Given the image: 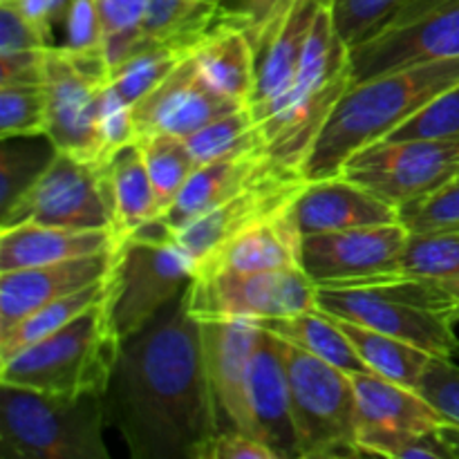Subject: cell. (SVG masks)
<instances>
[{
  "mask_svg": "<svg viewBox=\"0 0 459 459\" xmlns=\"http://www.w3.org/2000/svg\"><path fill=\"white\" fill-rule=\"evenodd\" d=\"M48 36L21 12L13 3H0V54L48 49Z\"/></svg>",
  "mask_w": 459,
  "mask_h": 459,
  "instance_id": "obj_47",
  "label": "cell"
},
{
  "mask_svg": "<svg viewBox=\"0 0 459 459\" xmlns=\"http://www.w3.org/2000/svg\"><path fill=\"white\" fill-rule=\"evenodd\" d=\"M121 238L110 229H65L40 224L0 227V272L63 263L112 251Z\"/></svg>",
  "mask_w": 459,
  "mask_h": 459,
  "instance_id": "obj_22",
  "label": "cell"
},
{
  "mask_svg": "<svg viewBox=\"0 0 459 459\" xmlns=\"http://www.w3.org/2000/svg\"><path fill=\"white\" fill-rule=\"evenodd\" d=\"M272 169V160L264 152H249V155L197 166L173 204L157 218V222L166 229V233L178 231L245 191Z\"/></svg>",
  "mask_w": 459,
  "mask_h": 459,
  "instance_id": "obj_23",
  "label": "cell"
},
{
  "mask_svg": "<svg viewBox=\"0 0 459 459\" xmlns=\"http://www.w3.org/2000/svg\"><path fill=\"white\" fill-rule=\"evenodd\" d=\"M52 155L40 160L34 151L3 148V152H0V213H4L30 188V184L39 178V173L48 166Z\"/></svg>",
  "mask_w": 459,
  "mask_h": 459,
  "instance_id": "obj_45",
  "label": "cell"
},
{
  "mask_svg": "<svg viewBox=\"0 0 459 459\" xmlns=\"http://www.w3.org/2000/svg\"><path fill=\"white\" fill-rule=\"evenodd\" d=\"M103 22V52L108 65L124 61L151 40L143 34L151 0H97Z\"/></svg>",
  "mask_w": 459,
  "mask_h": 459,
  "instance_id": "obj_37",
  "label": "cell"
},
{
  "mask_svg": "<svg viewBox=\"0 0 459 459\" xmlns=\"http://www.w3.org/2000/svg\"><path fill=\"white\" fill-rule=\"evenodd\" d=\"M4 3H13L45 36L49 43L54 45V25L65 18L67 7L72 0H4Z\"/></svg>",
  "mask_w": 459,
  "mask_h": 459,
  "instance_id": "obj_50",
  "label": "cell"
},
{
  "mask_svg": "<svg viewBox=\"0 0 459 459\" xmlns=\"http://www.w3.org/2000/svg\"><path fill=\"white\" fill-rule=\"evenodd\" d=\"M108 294L54 334L0 361V384L48 394H101L119 359Z\"/></svg>",
  "mask_w": 459,
  "mask_h": 459,
  "instance_id": "obj_5",
  "label": "cell"
},
{
  "mask_svg": "<svg viewBox=\"0 0 459 459\" xmlns=\"http://www.w3.org/2000/svg\"><path fill=\"white\" fill-rule=\"evenodd\" d=\"M249 406L260 442L269 444L281 459L299 457L281 339L263 327L249 363Z\"/></svg>",
  "mask_w": 459,
  "mask_h": 459,
  "instance_id": "obj_20",
  "label": "cell"
},
{
  "mask_svg": "<svg viewBox=\"0 0 459 459\" xmlns=\"http://www.w3.org/2000/svg\"><path fill=\"white\" fill-rule=\"evenodd\" d=\"M439 435L444 437L446 446L451 448L453 457L459 459V426L457 424H444L442 429H439Z\"/></svg>",
  "mask_w": 459,
  "mask_h": 459,
  "instance_id": "obj_51",
  "label": "cell"
},
{
  "mask_svg": "<svg viewBox=\"0 0 459 459\" xmlns=\"http://www.w3.org/2000/svg\"><path fill=\"white\" fill-rule=\"evenodd\" d=\"M408 229L372 224L300 238V267L316 287H357L402 276Z\"/></svg>",
  "mask_w": 459,
  "mask_h": 459,
  "instance_id": "obj_13",
  "label": "cell"
},
{
  "mask_svg": "<svg viewBox=\"0 0 459 459\" xmlns=\"http://www.w3.org/2000/svg\"><path fill=\"white\" fill-rule=\"evenodd\" d=\"M40 224L65 229H115L106 166L54 151L39 178L0 213V227Z\"/></svg>",
  "mask_w": 459,
  "mask_h": 459,
  "instance_id": "obj_9",
  "label": "cell"
},
{
  "mask_svg": "<svg viewBox=\"0 0 459 459\" xmlns=\"http://www.w3.org/2000/svg\"><path fill=\"white\" fill-rule=\"evenodd\" d=\"M318 309L334 318L402 339L430 357H459L455 334L457 300L442 282L412 276L357 287H318Z\"/></svg>",
  "mask_w": 459,
  "mask_h": 459,
  "instance_id": "obj_4",
  "label": "cell"
},
{
  "mask_svg": "<svg viewBox=\"0 0 459 459\" xmlns=\"http://www.w3.org/2000/svg\"><path fill=\"white\" fill-rule=\"evenodd\" d=\"M453 316H455V321H459V303L455 305V312H453Z\"/></svg>",
  "mask_w": 459,
  "mask_h": 459,
  "instance_id": "obj_53",
  "label": "cell"
},
{
  "mask_svg": "<svg viewBox=\"0 0 459 459\" xmlns=\"http://www.w3.org/2000/svg\"><path fill=\"white\" fill-rule=\"evenodd\" d=\"M204 343L206 375L213 393L220 433L238 430L255 435L249 406V363L260 325L240 318H197Z\"/></svg>",
  "mask_w": 459,
  "mask_h": 459,
  "instance_id": "obj_15",
  "label": "cell"
},
{
  "mask_svg": "<svg viewBox=\"0 0 459 459\" xmlns=\"http://www.w3.org/2000/svg\"><path fill=\"white\" fill-rule=\"evenodd\" d=\"M318 287L303 267L255 273L195 276L186 290L188 309L195 318L272 321L318 309Z\"/></svg>",
  "mask_w": 459,
  "mask_h": 459,
  "instance_id": "obj_12",
  "label": "cell"
},
{
  "mask_svg": "<svg viewBox=\"0 0 459 459\" xmlns=\"http://www.w3.org/2000/svg\"><path fill=\"white\" fill-rule=\"evenodd\" d=\"M300 459L361 457L352 375L281 339Z\"/></svg>",
  "mask_w": 459,
  "mask_h": 459,
  "instance_id": "obj_8",
  "label": "cell"
},
{
  "mask_svg": "<svg viewBox=\"0 0 459 459\" xmlns=\"http://www.w3.org/2000/svg\"><path fill=\"white\" fill-rule=\"evenodd\" d=\"M101 394H48L0 384V457L110 459Z\"/></svg>",
  "mask_w": 459,
  "mask_h": 459,
  "instance_id": "obj_6",
  "label": "cell"
},
{
  "mask_svg": "<svg viewBox=\"0 0 459 459\" xmlns=\"http://www.w3.org/2000/svg\"><path fill=\"white\" fill-rule=\"evenodd\" d=\"M186 143L197 166L249 155V152H263L260 126L249 106L238 108V110L211 121L204 128L186 137Z\"/></svg>",
  "mask_w": 459,
  "mask_h": 459,
  "instance_id": "obj_33",
  "label": "cell"
},
{
  "mask_svg": "<svg viewBox=\"0 0 459 459\" xmlns=\"http://www.w3.org/2000/svg\"><path fill=\"white\" fill-rule=\"evenodd\" d=\"M359 451L372 457L393 459H455L439 430L402 433V430H359Z\"/></svg>",
  "mask_w": 459,
  "mask_h": 459,
  "instance_id": "obj_40",
  "label": "cell"
},
{
  "mask_svg": "<svg viewBox=\"0 0 459 459\" xmlns=\"http://www.w3.org/2000/svg\"><path fill=\"white\" fill-rule=\"evenodd\" d=\"M341 175L402 209L457 178L459 139H381L354 152Z\"/></svg>",
  "mask_w": 459,
  "mask_h": 459,
  "instance_id": "obj_11",
  "label": "cell"
},
{
  "mask_svg": "<svg viewBox=\"0 0 459 459\" xmlns=\"http://www.w3.org/2000/svg\"><path fill=\"white\" fill-rule=\"evenodd\" d=\"M110 276V273H108ZM108 294V278L101 282L85 287V290L67 294L63 299L52 300V303L43 305V307L34 309L31 314L22 316L21 321L13 323L9 330L0 332V361L13 357L21 352L27 345L36 343V341L45 339V336L54 334L56 330L65 327L67 323L74 321L79 314L97 305Z\"/></svg>",
  "mask_w": 459,
  "mask_h": 459,
  "instance_id": "obj_30",
  "label": "cell"
},
{
  "mask_svg": "<svg viewBox=\"0 0 459 459\" xmlns=\"http://www.w3.org/2000/svg\"><path fill=\"white\" fill-rule=\"evenodd\" d=\"M402 273L435 282L459 276V229L408 231L402 251Z\"/></svg>",
  "mask_w": 459,
  "mask_h": 459,
  "instance_id": "obj_35",
  "label": "cell"
},
{
  "mask_svg": "<svg viewBox=\"0 0 459 459\" xmlns=\"http://www.w3.org/2000/svg\"><path fill=\"white\" fill-rule=\"evenodd\" d=\"M323 0H300L294 12L287 16L278 34L269 40L267 48L258 56V74H255V90L249 108L255 121L264 117V112L290 90L299 72L303 58L305 43L312 31L314 16Z\"/></svg>",
  "mask_w": 459,
  "mask_h": 459,
  "instance_id": "obj_25",
  "label": "cell"
},
{
  "mask_svg": "<svg viewBox=\"0 0 459 459\" xmlns=\"http://www.w3.org/2000/svg\"><path fill=\"white\" fill-rule=\"evenodd\" d=\"M417 393L429 399L448 424L459 426V368L451 359H430Z\"/></svg>",
  "mask_w": 459,
  "mask_h": 459,
  "instance_id": "obj_46",
  "label": "cell"
},
{
  "mask_svg": "<svg viewBox=\"0 0 459 459\" xmlns=\"http://www.w3.org/2000/svg\"><path fill=\"white\" fill-rule=\"evenodd\" d=\"M63 22H65V39L56 48L67 54L103 52V22L97 0H72Z\"/></svg>",
  "mask_w": 459,
  "mask_h": 459,
  "instance_id": "obj_44",
  "label": "cell"
},
{
  "mask_svg": "<svg viewBox=\"0 0 459 459\" xmlns=\"http://www.w3.org/2000/svg\"><path fill=\"white\" fill-rule=\"evenodd\" d=\"M206 459H281L269 444L238 430H222L211 442Z\"/></svg>",
  "mask_w": 459,
  "mask_h": 459,
  "instance_id": "obj_48",
  "label": "cell"
},
{
  "mask_svg": "<svg viewBox=\"0 0 459 459\" xmlns=\"http://www.w3.org/2000/svg\"><path fill=\"white\" fill-rule=\"evenodd\" d=\"M224 0H151L143 34L155 43L193 49L213 27Z\"/></svg>",
  "mask_w": 459,
  "mask_h": 459,
  "instance_id": "obj_31",
  "label": "cell"
},
{
  "mask_svg": "<svg viewBox=\"0 0 459 459\" xmlns=\"http://www.w3.org/2000/svg\"><path fill=\"white\" fill-rule=\"evenodd\" d=\"M442 285L446 287V291H448V294H451L453 299H455L457 303H459V276L451 278V281H446V282H442Z\"/></svg>",
  "mask_w": 459,
  "mask_h": 459,
  "instance_id": "obj_52",
  "label": "cell"
},
{
  "mask_svg": "<svg viewBox=\"0 0 459 459\" xmlns=\"http://www.w3.org/2000/svg\"><path fill=\"white\" fill-rule=\"evenodd\" d=\"M238 108L245 106L222 97L206 83L191 49V54H186L160 85L133 106L137 139L155 133L186 139Z\"/></svg>",
  "mask_w": 459,
  "mask_h": 459,
  "instance_id": "obj_17",
  "label": "cell"
},
{
  "mask_svg": "<svg viewBox=\"0 0 459 459\" xmlns=\"http://www.w3.org/2000/svg\"><path fill=\"white\" fill-rule=\"evenodd\" d=\"M334 321L352 341L354 350L366 361L370 372L385 377L390 381H397L406 388H420L424 370L429 368L430 359H433L429 352L406 343V341L384 334V332L370 330V327L357 325V323L343 321V318H334Z\"/></svg>",
  "mask_w": 459,
  "mask_h": 459,
  "instance_id": "obj_29",
  "label": "cell"
},
{
  "mask_svg": "<svg viewBox=\"0 0 459 459\" xmlns=\"http://www.w3.org/2000/svg\"><path fill=\"white\" fill-rule=\"evenodd\" d=\"M48 49H31V52H18V54H0V85L43 83L45 54H48Z\"/></svg>",
  "mask_w": 459,
  "mask_h": 459,
  "instance_id": "obj_49",
  "label": "cell"
},
{
  "mask_svg": "<svg viewBox=\"0 0 459 459\" xmlns=\"http://www.w3.org/2000/svg\"><path fill=\"white\" fill-rule=\"evenodd\" d=\"M0 3H4V0H0Z\"/></svg>",
  "mask_w": 459,
  "mask_h": 459,
  "instance_id": "obj_54",
  "label": "cell"
},
{
  "mask_svg": "<svg viewBox=\"0 0 459 459\" xmlns=\"http://www.w3.org/2000/svg\"><path fill=\"white\" fill-rule=\"evenodd\" d=\"M459 83V58L399 67L350 85L305 160L307 182L341 175L345 161L370 143L388 139L417 110Z\"/></svg>",
  "mask_w": 459,
  "mask_h": 459,
  "instance_id": "obj_2",
  "label": "cell"
},
{
  "mask_svg": "<svg viewBox=\"0 0 459 459\" xmlns=\"http://www.w3.org/2000/svg\"><path fill=\"white\" fill-rule=\"evenodd\" d=\"M103 406L134 459H206L220 424L186 291L121 343Z\"/></svg>",
  "mask_w": 459,
  "mask_h": 459,
  "instance_id": "obj_1",
  "label": "cell"
},
{
  "mask_svg": "<svg viewBox=\"0 0 459 459\" xmlns=\"http://www.w3.org/2000/svg\"><path fill=\"white\" fill-rule=\"evenodd\" d=\"M334 25L350 49L393 25L415 0H330Z\"/></svg>",
  "mask_w": 459,
  "mask_h": 459,
  "instance_id": "obj_38",
  "label": "cell"
},
{
  "mask_svg": "<svg viewBox=\"0 0 459 459\" xmlns=\"http://www.w3.org/2000/svg\"><path fill=\"white\" fill-rule=\"evenodd\" d=\"M186 54H191V49L182 45L151 40L112 67L110 85L126 103L134 106L155 85H160Z\"/></svg>",
  "mask_w": 459,
  "mask_h": 459,
  "instance_id": "obj_34",
  "label": "cell"
},
{
  "mask_svg": "<svg viewBox=\"0 0 459 459\" xmlns=\"http://www.w3.org/2000/svg\"><path fill=\"white\" fill-rule=\"evenodd\" d=\"M137 142V128H134L133 106L119 97L110 83L101 94V108H99V148H101V164L106 166L115 152L126 148L128 143Z\"/></svg>",
  "mask_w": 459,
  "mask_h": 459,
  "instance_id": "obj_43",
  "label": "cell"
},
{
  "mask_svg": "<svg viewBox=\"0 0 459 459\" xmlns=\"http://www.w3.org/2000/svg\"><path fill=\"white\" fill-rule=\"evenodd\" d=\"M110 83L106 54H67L52 45L45 54L48 142L54 151L101 164L99 108ZM103 166V164H101Z\"/></svg>",
  "mask_w": 459,
  "mask_h": 459,
  "instance_id": "obj_10",
  "label": "cell"
},
{
  "mask_svg": "<svg viewBox=\"0 0 459 459\" xmlns=\"http://www.w3.org/2000/svg\"><path fill=\"white\" fill-rule=\"evenodd\" d=\"M151 231L148 222L121 242L108 276V309L121 343L155 321L195 276L193 260L166 229L157 236Z\"/></svg>",
  "mask_w": 459,
  "mask_h": 459,
  "instance_id": "obj_7",
  "label": "cell"
},
{
  "mask_svg": "<svg viewBox=\"0 0 459 459\" xmlns=\"http://www.w3.org/2000/svg\"><path fill=\"white\" fill-rule=\"evenodd\" d=\"M258 325L263 330L276 334L285 343L296 345V348L305 350V352L341 368L348 375L370 372V368L359 357L352 341L341 330L339 323L330 314L321 312V309H309V312L291 314V316L260 321Z\"/></svg>",
  "mask_w": 459,
  "mask_h": 459,
  "instance_id": "obj_28",
  "label": "cell"
},
{
  "mask_svg": "<svg viewBox=\"0 0 459 459\" xmlns=\"http://www.w3.org/2000/svg\"><path fill=\"white\" fill-rule=\"evenodd\" d=\"M399 222L411 233L459 229V175L430 195L402 206Z\"/></svg>",
  "mask_w": 459,
  "mask_h": 459,
  "instance_id": "obj_42",
  "label": "cell"
},
{
  "mask_svg": "<svg viewBox=\"0 0 459 459\" xmlns=\"http://www.w3.org/2000/svg\"><path fill=\"white\" fill-rule=\"evenodd\" d=\"M117 249L63 263L0 272V332L9 330L22 316L52 300L106 281Z\"/></svg>",
  "mask_w": 459,
  "mask_h": 459,
  "instance_id": "obj_19",
  "label": "cell"
},
{
  "mask_svg": "<svg viewBox=\"0 0 459 459\" xmlns=\"http://www.w3.org/2000/svg\"><path fill=\"white\" fill-rule=\"evenodd\" d=\"M137 143L142 148L148 175H151L157 202V218H160L173 204L188 178L195 173L197 161L188 148L186 139L178 137V134L155 133L137 139Z\"/></svg>",
  "mask_w": 459,
  "mask_h": 459,
  "instance_id": "obj_32",
  "label": "cell"
},
{
  "mask_svg": "<svg viewBox=\"0 0 459 459\" xmlns=\"http://www.w3.org/2000/svg\"><path fill=\"white\" fill-rule=\"evenodd\" d=\"M106 175L115 204L117 236L126 240L148 222L157 220L155 191L139 143H128L115 152L106 164Z\"/></svg>",
  "mask_w": 459,
  "mask_h": 459,
  "instance_id": "obj_27",
  "label": "cell"
},
{
  "mask_svg": "<svg viewBox=\"0 0 459 459\" xmlns=\"http://www.w3.org/2000/svg\"><path fill=\"white\" fill-rule=\"evenodd\" d=\"M352 52V81L399 67L459 58V0H415L393 25Z\"/></svg>",
  "mask_w": 459,
  "mask_h": 459,
  "instance_id": "obj_14",
  "label": "cell"
},
{
  "mask_svg": "<svg viewBox=\"0 0 459 459\" xmlns=\"http://www.w3.org/2000/svg\"><path fill=\"white\" fill-rule=\"evenodd\" d=\"M287 215L300 238L309 233L399 222L397 206L379 200L345 175L314 179V182L305 179L300 191L287 206Z\"/></svg>",
  "mask_w": 459,
  "mask_h": 459,
  "instance_id": "obj_18",
  "label": "cell"
},
{
  "mask_svg": "<svg viewBox=\"0 0 459 459\" xmlns=\"http://www.w3.org/2000/svg\"><path fill=\"white\" fill-rule=\"evenodd\" d=\"M303 184V175L285 173L273 166L245 191L211 209L209 213L200 215L186 227L170 231L169 238L193 260V264H197L206 255L213 254L220 245L231 240L236 233L287 209Z\"/></svg>",
  "mask_w": 459,
  "mask_h": 459,
  "instance_id": "obj_16",
  "label": "cell"
},
{
  "mask_svg": "<svg viewBox=\"0 0 459 459\" xmlns=\"http://www.w3.org/2000/svg\"><path fill=\"white\" fill-rule=\"evenodd\" d=\"M352 384L357 394V435L359 430L435 433L448 424L429 399L397 381L375 372H357Z\"/></svg>",
  "mask_w": 459,
  "mask_h": 459,
  "instance_id": "obj_24",
  "label": "cell"
},
{
  "mask_svg": "<svg viewBox=\"0 0 459 459\" xmlns=\"http://www.w3.org/2000/svg\"><path fill=\"white\" fill-rule=\"evenodd\" d=\"M193 58L215 92L249 106L258 74V54L242 31L211 27L193 48Z\"/></svg>",
  "mask_w": 459,
  "mask_h": 459,
  "instance_id": "obj_26",
  "label": "cell"
},
{
  "mask_svg": "<svg viewBox=\"0 0 459 459\" xmlns=\"http://www.w3.org/2000/svg\"><path fill=\"white\" fill-rule=\"evenodd\" d=\"M290 206V204H287ZM300 233L291 224L287 209L251 224L220 245L195 264V276L211 273H255L300 267ZM193 276V278H195Z\"/></svg>",
  "mask_w": 459,
  "mask_h": 459,
  "instance_id": "obj_21",
  "label": "cell"
},
{
  "mask_svg": "<svg viewBox=\"0 0 459 459\" xmlns=\"http://www.w3.org/2000/svg\"><path fill=\"white\" fill-rule=\"evenodd\" d=\"M0 137H48V97L43 83L0 85Z\"/></svg>",
  "mask_w": 459,
  "mask_h": 459,
  "instance_id": "obj_39",
  "label": "cell"
},
{
  "mask_svg": "<svg viewBox=\"0 0 459 459\" xmlns=\"http://www.w3.org/2000/svg\"><path fill=\"white\" fill-rule=\"evenodd\" d=\"M352 83V52L336 31L332 3L323 0L294 83L258 121L263 152L273 166L300 175L318 134Z\"/></svg>",
  "mask_w": 459,
  "mask_h": 459,
  "instance_id": "obj_3",
  "label": "cell"
},
{
  "mask_svg": "<svg viewBox=\"0 0 459 459\" xmlns=\"http://www.w3.org/2000/svg\"><path fill=\"white\" fill-rule=\"evenodd\" d=\"M388 139H459V83L426 103Z\"/></svg>",
  "mask_w": 459,
  "mask_h": 459,
  "instance_id": "obj_41",
  "label": "cell"
},
{
  "mask_svg": "<svg viewBox=\"0 0 459 459\" xmlns=\"http://www.w3.org/2000/svg\"><path fill=\"white\" fill-rule=\"evenodd\" d=\"M299 3L300 0H224L213 27L242 31L260 56Z\"/></svg>",
  "mask_w": 459,
  "mask_h": 459,
  "instance_id": "obj_36",
  "label": "cell"
}]
</instances>
